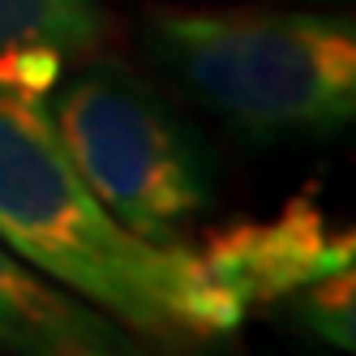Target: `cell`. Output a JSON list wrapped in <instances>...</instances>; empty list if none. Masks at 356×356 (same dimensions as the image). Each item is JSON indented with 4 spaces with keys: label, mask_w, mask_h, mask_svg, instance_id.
<instances>
[{
    "label": "cell",
    "mask_w": 356,
    "mask_h": 356,
    "mask_svg": "<svg viewBox=\"0 0 356 356\" xmlns=\"http://www.w3.org/2000/svg\"><path fill=\"white\" fill-rule=\"evenodd\" d=\"M104 35L95 0H0V47L52 43L65 56L90 52Z\"/></svg>",
    "instance_id": "obj_6"
},
{
    "label": "cell",
    "mask_w": 356,
    "mask_h": 356,
    "mask_svg": "<svg viewBox=\"0 0 356 356\" xmlns=\"http://www.w3.org/2000/svg\"><path fill=\"white\" fill-rule=\"evenodd\" d=\"M197 258L249 309L288 300L314 279L352 266L356 236L318 207L314 193H296L270 219H232L207 232Z\"/></svg>",
    "instance_id": "obj_4"
},
{
    "label": "cell",
    "mask_w": 356,
    "mask_h": 356,
    "mask_svg": "<svg viewBox=\"0 0 356 356\" xmlns=\"http://www.w3.org/2000/svg\"><path fill=\"white\" fill-rule=\"evenodd\" d=\"M0 241L163 348L215 343L249 314L181 241L159 245L112 219L69 163L43 104L9 95H0Z\"/></svg>",
    "instance_id": "obj_1"
},
{
    "label": "cell",
    "mask_w": 356,
    "mask_h": 356,
    "mask_svg": "<svg viewBox=\"0 0 356 356\" xmlns=\"http://www.w3.org/2000/svg\"><path fill=\"white\" fill-rule=\"evenodd\" d=\"M65 78V52L52 43H9L0 47V95L17 104H43Z\"/></svg>",
    "instance_id": "obj_8"
},
{
    "label": "cell",
    "mask_w": 356,
    "mask_h": 356,
    "mask_svg": "<svg viewBox=\"0 0 356 356\" xmlns=\"http://www.w3.org/2000/svg\"><path fill=\"white\" fill-rule=\"evenodd\" d=\"M150 47L197 104L253 138L330 134L356 112L352 17L168 9Z\"/></svg>",
    "instance_id": "obj_2"
},
{
    "label": "cell",
    "mask_w": 356,
    "mask_h": 356,
    "mask_svg": "<svg viewBox=\"0 0 356 356\" xmlns=\"http://www.w3.org/2000/svg\"><path fill=\"white\" fill-rule=\"evenodd\" d=\"M288 305H292V318L322 343L339 348V352L356 348V275L352 266L305 284L300 292L288 296Z\"/></svg>",
    "instance_id": "obj_7"
},
{
    "label": "cell",
    "mask_w": 356,
    "mask_h": 356,
    "mask_svg": "<svg viewBox=\"0 0 356 356\" xmlns=\"http://www.w3.org/2000/svg\"><path fill=\"white\" fill-rule=\"evenodd\" d=\"M0 343L13 356H142L120 326L26 266L0 241Z\"/></svg>",
    "instance_id": "obj_5"
},
{
    "label": "cell",
    "mask_w": 356,
    "mask_h": 356,
    "mask_svg": "<svg viewBox=\"0 0 356 356\" xmlns=\"http://www.w3.org/2000/svg\"><path fill=\"white\" fill-rule=\"evenodd\" d=\"M52 112L69 163L129 232L172 245L211 207V176L193 134L124 65H86Z\"/></svg>",
    "instance_id": "obj_3"
}]
</instances>
